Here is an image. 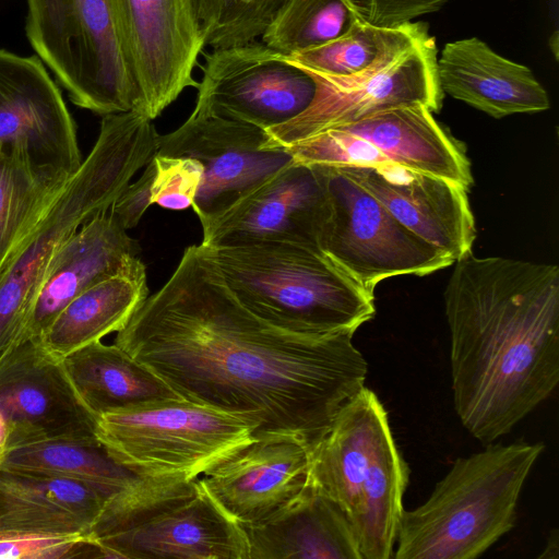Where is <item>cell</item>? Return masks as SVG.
<instances>
[{
	"label": "cell",
	"instance_id": "cell-9",
	"mask_svg": "<svg viewBox=\"0 0 559 559\" xmlns=\"http://www.w3.org/2000/svg\"><path fill=\"white\" fill-rule=\"evenodd\" d=\"M103 558L249 559L240 524L199 478L129 506L105 504L86 535Z\"/></svg>",
	"mask_w": 559,
	"mask_h": 559
},
{
	"label": "cell",
	"instance_id": "cell-29",
	"mask_svg": "<svg viewBox=\"0 0 559 559\" xmlns=\"http://www.w3.org/2000/svg\"><path fill=\"white\" fill-rule=\"evenodd\" d=\"M359 15L350 0H287L262 33V43L289 56L341 36Z\"/></svg>",
	"mask_w": 559,
	"mask_h": 559
},
{
	"label": "cell",
	"instance_id": "cell-34",
	"mask_svg": "<svg viewBox=\"0 0 559 559\" xmlns=\"http://www.w3.org/2000/svg\"><path fill=\"white\" fill-rule=\"evenodd\" d=\"M358 13L378 26H397L438 11L449 0H350Z\"/></svg>",
	"mask_w": 559,
	"mask_h": 559
},
{
	"label": "cell",
	"instance_id": "cell-3",
	"mask_svg": "<svg viewBox=\"0 0 559 559\" xmlns=\"http://www.w3.org/2000/svg\"><path fill=\"white\" fill-rule=\"evenodd\" d=\"M153 120L131 110L103 116L87 157L53 193L0 270V368L27 341L31 309L60 245L107 212L157 154Z\"/></svg>",
	"mask_w": 559,
	"mask_h": 559
},
{
	"label": "cell",
	"instance_id": "cell-35",
	"mask_svg": "<svg viewBox=\"0 0 559 559\" xmlns=\"http://www.w3.org/2000/svg\"><path fill=\"white\" fill-rule=\"evenodd\" d=\"M154 176L155 164L152 159L144 167L140 178L130 182L111 205L110 212L115 214L127 230L136 226L145 211L152 205Z\"/></svg>",
	"mask_w": 559,
	"mask_h": 559
},
{
	"label": "cell",
	"instance_id": "cell-33",
	"mask_svg": "<svg viewBox=\"0 0 559 559\" xmlns=\"http://www.w3.org/2000/svg\"><path fill=\"white\" fill-rule=\"evenodd\" d=\"M155 176L152 204L168 210L192 206L201 178L202 165L189 157L154 156Z\"/></svg>",
	"mask_w": 559,
	"mask_h": 559
},
{
	"label": "cell",
	"instance_id": "cell-7",
	"mask_svg": "<svg viewBox=\"0 0 559 559\" xmlns=\"http://www.w3.org/2000/svg\"><path fill=\"white\" fill-rule=\"evenodd\" d=\"M26 34L79 107L139 112L140 94L114 0H27Z\"/></svg>",
	"mask_w": 559,
	"mask_h": 559
},
{
	"label": "cell",
	"instance_id": "cell-8",
	"mask_svg": "<svg viewBox=\"0 0 559 559\" xmlns=\"http://www.w3.org/2000/svg\"><path fill=\"white\" fill-rule=\"evenodd\" d=\"M255 431L242 417L182 399L107 412L96 420V437L110 456L150 479H198L253 442Z\"/></svg>",
	"mask_w": 559,
	"mask_h": 559
},
{
	"label": "cell",
	"instance_id": "cell-24",
	"mask_svg": "<svg viewBox=\"0 0 559 559\" xmlns=\"http://www.w3.org/2000/svg\"><path fill=\"white\" fill-rule=\"evenodd\" d=\"M111 497L83 483L0 468V530L86 536Z\"/></svg>",
	"mask_w": 559,
	"mask_h": 559
},
{
	"label": "cell",
	"instance_id": "cell-12",
	"mask_svg": "<svg viewBox=\"0 0 559 559\" xmlns=\"http://www.w3.org/2000/svg\"><path fill=\"white\" fill-rule=\"evenodd\" d=\"M438 49L430 36L391 64L371 74L342 78L306 71L316 84L310 105L297 117L266 129L264 148H281L323 130L349 124L392 108L442 107Z\"/></svg>",
	"mask_w": 559,
	"mask_h": 559
},
{
	"label": "cell",
	"instance_id": "cell-36",
	"mask_svg": "<svg viewBox=\"0 0 559 559\" xmlns=\"http://www.w3.org/2000/svg\"><path fill=\"white\" fill-rule=\"evenodd\" d=\"M559 538H558V531L552 530L549 534V538L546 543V546L543 550V552L538 556V558H546V559H558L559 557V545H558Z\"/></svg>",
	"mask_w": 559,
	"mask_h": 559
},
{
	"label": "cell",
	"instance_id": "cell-13",
	"mask_svg": "<svg viewBox=\"0 0 559 559\" xmlns=\"http://www.w3.org/2000/svg\"><path fill=\"white\" fill-rule=\"evenodd\" d=\"M204 59L192 116L266 130L297 117L314 96L310 74L263 43L214 48Z\"/></svg>",
	"mask_w": 559,
	"mask_h": 559
},
{
	"label": "cell",
	"instance_id": "cell-14",
	"mask_svg": "<svg viewBox=\"0 0 559 559\" xmlns=\"http://www.w3.org/2000/svg\"><path fill=\"white\" fill-rule=\"evenodd\" d=\"M266 139L265 130L249 123L190 115L176 130L158 134L157 154L202 165L191 207L203 223L294 163L282 147L264 148Z\"/></svg>",
	"mask_w": 559,
	"mask_h": 559
},
{
	"label": "cell",
	"instance_id": "cell-19",
	"mask_svg": "<svg viewBox=\"0 0 559 559\" xmlns=\"http://www.w3.org/2000/svg\"><path fill=\"white\" fill-rule=\"evenodd\" d=\"M311 448L286 436L257 437L199 478L210 497L240 525L258 522L305 486Z\"/></svg>",
	"mask_w": 559,
	"mask_h": 559
},
{
	"label": "cell",
	"instance_id": "cell-37",
	"mask_svg": "<svg viewBox=\"0 0 559 559\" xmlns=\"http://www.w3.org/2000/svg\"><path fill=\"white\" fill-rule=\"evenodd\" d=\"M10 428L3 414L0 412V465L9 451Z\"/></svg>",
	"mask_w": 559,
	"mask_h": 559
},
{
	"label": "cell",
	"instance_id": "cell-28",
	"mask_svg": "<svg viewBox=\"0 0 559 559\" xmlns=\"http://www.w3.org/2000/svg\"><path fill=\"white\" fill-rule=\"evenodd\" d=\"M1 469L64 478L111 496L140 490L155 480L142 478L117 463L99 441L55 440L8 451Z\"/></svg>",
	"mask_w": 559,
	"mask_h": 559
},
{
	"label": "cell",
	"instance_id": "cell-21",
	"mask_svg": "<svg viewBox=\"0 0 559 559\" xmlns=\"http://www.w3.org/2000/svg\"><path fill=\"white\" fill-rule=\"evenodd\" d=\"M437 73L443 93L497 119L550 107L546 90L528 67L502 57L478 37L447 43Z\"/></svg>",
	"mask_w": 559,
	"mask_h": 559
},
{
	"label": "cell",
	"instance_id": "cell-4",
	"mask_svg": "<svg viewBox=\"0 0 559 559\" xmlns=\"http://www.w3.org/2000/svg\"><path fill=\"white\" fill-rule=\"evenodd\" d=\"M543 442L488 443L457 457L428 499L403 510L393 558L474 559L515 525L523 486Z\"/></svg>",
	"mask_w": 559,
	"mask_h": 559
},
{
	"label": "cell",
	"instance_id": "cell-27",
	"mask_svg": "<svg viewBox=\"0 0 559 559\" xmlns=\"http://www.w3.org/2000/svg\"><path fill=\"white\" fill-rule=\"evenodd\" d=\"M429 37L424 22L378 26L359 15L341 36L285 57L306 71L330 76H359L378 72Z\"/></svg>",
	"mask_w": 559,
	"mask_h": 559
},
{
	"label": "cell",
	"instance_id": "cell-26",
	"mask_svg": "<svg viewBox=\"0 0 559 559\" xmlns=\"http://www.w3.org/2000/svg\"><path fill=\"white\" fill-rule=\"evenodd\" d=\"M62 364L96 418L120 408L181 400L159 377L116 344L93 342L64 357Z\"/></svg>",
	"mask_w": 559,
	"mask_h": 559
},
{
	"label": "cell",
	"instance_id": "cell-2",
	"mask_svg": "<svg viewBox=\"0 0 559 559\" xmlns=\"http://www.w3.org/2000/svg\"><path fill=\"white\" fill-rule=\"evenodd\" d=\"M444 290L453 403L484 444L509 433L559 382V267L456 260Z\"/></svg>",
	"mask_w": 559,
	"mask_h": 559
},
{
	"label": "cell",
	"instance_id": "cell-10",
	"mask_svg": "<svg viewBox=\"0 0 559 559\" xmlns=\"http://www.w3.org/2000/svg\"><path fill=\"white\" fill-rule=\"evenodd\" d=\"M328 197L319 248L364 288L400 275L425 276L454 261L403 226L341 166L316 165Z\"/></svg>",
	"mask_w": 559,
	"mask_h": 559
},
{
	"label": "cell",
	"instance_id": "cell-11",
	"mask_svg": "<svg viewBox=\"0 0 559 559\" xmlns=\"http://www.w3.org/2000/svg\"><path fill=\"white\" fill-rule=\"evenodd\" d=\"M140 94L158 117L187 87L218 14L217 0H114Z\"/></svg>",
	"mask_w": 559,
	"mask_h": 559
},
{
	"label": "cell",
	"instance_id": "cell-17",
	"mask_svg": "<svg viewBox=\"0 0 559 559\" xmlns=\"http://www.w3.org/2000/svg\"><path fill=\"white\" fill-rule=\"evenodd\" d=\"M326 217L328 197L319 168L293 163L201 223V243L280 240L319 248Z\"/></svg>",
	"mask_w": 559,
	"mask_h": 559
},
{
	"label": "cell",
	"instance_id": "cell-1",
	"mask_svg": "<svg viewBox=\"0 0 559 559\" xmlns=\"http://www.w3.org/2000/svg\"><path fill=\"white\" fill-rule=\"evenodd\" d=\"M114 344L182 400L294 437L312 448L364 386L352 333L278 328L246 308L203 243L185 249L166 283L134 310Z\"/></svg>",
	"mask_w": 559,
	"mask_h": 559
},
{
	"label": "cell",
	"instance_id": "cell-25",
	"mask_svg": "<svg viewBox=\"0 0 559 559\" xmlns=\"http://www.w3.org/2000/svg\"><path fill=\"white\" fill-rule=\"evenodd\" d=\"M148 295L146 267L139 258L124 271L72 299L35 341L50 356L62 360L74 350L120 331Z\"/></svg>",
	"mask_w": 559,
	"mask_h": 559
},
{
	"label": "cell",
	"instance_id": "cell-6",
	"mask_svg": "<svg viewBox=\"0 0 559 559\" xmlns=\"http://www.w3.org/2000/svg\"><path fill=\"white\" fill-rule=\"evenodd\" d=\"M309 477L341 508L361 559H391L409 468L388 413L366 385L310 450Z\"/></svg>",
	"mask_w": 559,
	"mask_h": 559
},
{
	"label": "cell",
	"instance_id": "cell-16",
	"mask_svg": "<svg viewBox=\"0 0 559 559\" xmlns=\"http://www.w3.org/2000/svg\"><path fill=\"white\" fill-rule=\"evenodd\" d=\"M0 412L10 428L9 450L55 440L98 441L97 418L62 360L35 340L23 343L0 368Z\"/></svg>",
	"mask_w": 559,
	"mask_h": 559
},
{
	"label": "cell",
	"instance_id": "cell-20",
	"mask_svg": "<svg viewBox=\"0 0 559 559\" xmlns=\"http://www.w3.org/2000/svg\"><path fill=\"white\" fill-rule=\"evenodd\" d=\"M141 247L114 213L104 212L67 238L51 258L33 302L26 335L37 340L76 296L129 267Z\"/></svg>",
	"mask_w": 559,
	"mask_h": 559
},
{
	"label": "cell",
	"instance_id": "cell-30",
	"mask_svg": "<svg viewBox=\"0 0 559 559\" xmlns=\"http://www.w3.org/2000/svg\"><path fill=\"white\" fill-rule=\"evenodd\" d=\"M66 180L41 173L0 150V270L24 231Z\"/></svg>",
	"mask_w": 559,
	"mask_h": 559
},
{
	"label": "cell",
	"instance_id": "cell-15",
	"mask_svg": "<svg viewBox=\"0 0 559 559\" xmlns=\"http://www.w3.org/2000/svg\"><path fill=\"white\" fill-rule=\"evenodd\" d=\"M0 150L57 178L83 160L74 121L39 58L1 49Z\"/></svg>",
	"mask_w": 559,
	"mask_h": 559
},
{
	"label": "cell",
	"instance_id": "cell-22",
	"mask_svg": "<svg viewBox=\"0 0 559 559\" xmlns=\"http://www.w3.org/2000/svg\"><path fill=\"white\" fill-rule=\"evenodd\" d=\"M249 559H361L341 508L309 477L266 518L246 525Z\"/></svg>",
	"mask_w": 559,
	"mask_h": 559
},
{
	"label": "cell",
	"instance_id": "cell-32",
	"mask_svg": "<svg viewBox=\"0 0 559 559\" xmlns=\"http://www.w3.org/2000/svg\"><path fill=\"white\" fill-rule=\"evenodd\" d=\"M100 558L83 534H43L0 530V559Z\"/></svg>",
	"mask_w": 559,
	"mask_h": 559
},
{
	"label": "cell",
	"instance_id": "cell-18",
	"mask_svg": "<svg viewBox=\"0 0 559 559\" xmlns=\"http://www.w3.org/2000/svg\"><path fill=\"white\" fill-rule=\"evenodd\" d=\"M341 167L403 226L454 262L472 252L475 219L464 187L391 162Z\"/></svg>",
	"mask_w": 559,
	"mask_h": 559
},
{
	"label": "cell",
	"instance_id": "cell-5",
	"mask_svg": "<svg viewBox=\"0 0 559 559\" xmlns=\"http://www.w3.org/2000/svg\"><path fill=\"white\" fill-rule=\"evenodd\" d=\"M206 247L238 300L278 328L354 334L376 314L374 294L318 247L280 240Z\"/></svg>",
	"mask_w": 559,
	"mask_h": 559
},
{
	"label": "cell",
	"instance_id": "cell-31",
	"mask_svg": "<svg viewBox=\"0 0 559 559\" xmlns=\"http://www.w3.org/2000/svg\"><path fill=\"white\" fill-rule=\"evenodd\" d=\"M286 1L217 0V20L206 46L214 49L257 40Z\"/></svg>",
	"mask_w": 559,
	"mask_h": 559
},
{
	"label": "cell",
	"instance_id": "cell-23",
	"mask_svg": "<svg viewBox=\"0 0 559 559\" xmlns=\"http://www.w3.org/2000/svg\"><path fill=\"white\" fill-rule=\"evenodd\" d=\"M368 141L383 157L469 190L474 179L464 144L424 105L388 109L336 127Z\"/></svg>",
	"mask_w": 559,
	"mask_h": 559
}]
</instances>
